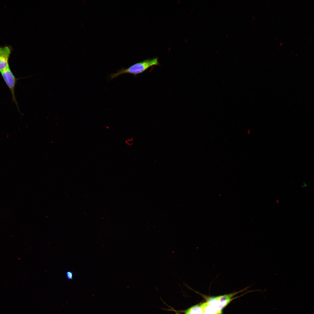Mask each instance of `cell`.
I'll list each match as a JSON object with an SVG mask.
<instances>
[{"label": "cell", "mask_w": 314, "mask_h": 314, "mask_svg": "<svg viewBox=\"0 0 314 314\" xmlns=\"http://www.w3.org/2000/svg\"><path fill=\"white\" fill-rule=\"evenodd\" d=\"M10 53L8 47H0V72L9 66L8 60Z\"/></svg>", "instance_id": "3"}, {"label": "cell", "mask_w": 314, "mask_h": 314, "mask_svg": "<svg viewBox=\"0 0 314 314\" xmlns=\"http://www.w3.org/2000/svg\"><path fill=\"white\" fill-rule=\"evenodd\" d=\"M176 314H180V313H178V312H176Z\"/></svg>", "instance_id": "6"}, {"label": "cell", "mask_w": 314, "mask_h": 314, "mask_svg": "<svg viewBox=\"0 0 314 314\" xmlns=\"http://www.w3.org/2000/svg\"><path fill=\"white\" fill-rule=\"evenodd\" d=\"M203 314H204V313H203Z\"/></svg>", "instance_id": "8"}, {"label": "cell", "mask_w": 314, "mask_h": 314, "mask_svg": "<svg viewBox=\"0 0 314 314\" xmlns=\"http://www.w3.org/2000/svg\"><path fill=\"white\" fill-rule=\"evenodd\" d=\"M160 65L158 58L152 59H147L143 61L135 63L128 68H122L117 72L111 74L110 77L111 79L117 77L119 76L125 74H131L135 77L143 73L150 67Z\"/></svg>", "instance_id": "1"}, {"label": "cell", "mask_w": 314, "mask_h": 314, "mask_svg": "<svg viewBox=\"0 0 314 314\" xmlns=\"http://www.w3.org/2000/svg\"><path fill=\"white\" fill-rule=\"evenodd\" d=\"M282 43H282V42L280 44V45H280V46H281V45H282Z\"/></svg>", "instance_id": "7"}, {"label": "cell", "mask_w": 314, "mask_h": 314, "mask_svg": "<svg viewBox=\"0 0 314 314\" xmlns=\"http://www.w3.org/2000/svg\"><path fill=\"white\" fill-rule=\"evenodd\" d=\"M0 73L3 80L11 92L12 101L15 103L18 109H19L15 92V87L18 78H16L14 75L9 66L0 72Z\"/></svg>", "instance_id": "2"}, {"label": "cell", "mask_w": 314, "mask_h": 314, "mask_svg": "<svg viewBox=\"0 0 314 314\" xmlns=\"http://www.w3.org/2000/svg\"><path fill=\"white\" fill-rule=\"evenodd\" d=\"M186 314H203V310L200 305L194 306L186 311Z\"/></svg>", "instance_id": "4"}, {"label": "cell", "mask_w": 314, "mask_h": 314, "mask_svg": "<svg viewBox=\"0 0 314 314\" xmlns=\"http://www.w3.org/2000/svg\"><path fill=\"white\" fill-rule=\"evenodd\" d=\"M66 276L67 279L69 280L72 279L73 277V274L72 272L67 271L66 272Z\"/></svg>", "instance_id": "5"}]
</instances>
